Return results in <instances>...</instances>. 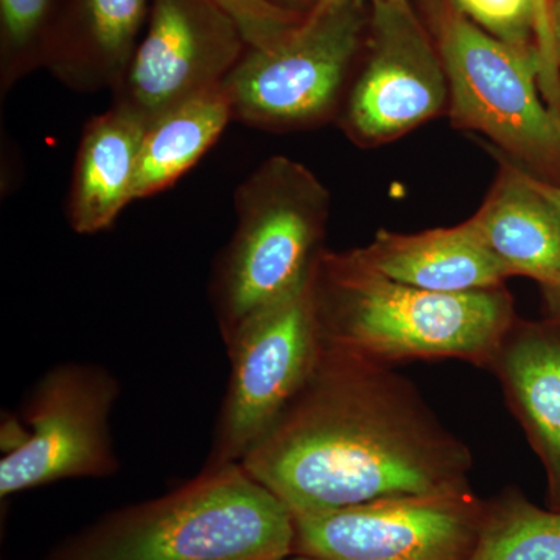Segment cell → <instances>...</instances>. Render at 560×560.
<instances>
[{
    "label": "cell",
    "mask_w": 560,
    "mask_h": 560,
    "mask_svg": "<svg viewBox=\"0 0 560 560\" xmlns=\"http://www.w3.org/2000/svg\"><path fill=\"white\" fill-rule=\"evenodd\" d=\"M242 467L291 512L470 492L469 447L385 364L324 348Z\"/></svg>",
    "instance_id": "cell-1"
},
{
    "label": "cell",
    "mask_w": 560,
    "mask_h": 560,
    "mask_svg": "<svg viewBox=\"0 0 560 560\" xmlns=\"http://www.w3.org/2000/svg\"><path fill=\"white\" fill-rule=\"evenodd\" d=\"M324 348L390 366L458 359L488 368L517 315L506 285L440 293L371 270L350 250L324 249L312 271Z\"/></svg>",
    "instance_id": "cell-2"
},
{
    "label": "cell",
    "mask_w": 560,
    "mask_h": 560,
    "mask_svg": "<svg viewBox=\"0 0 560 560\" xmlns=\"http://www.w3.org/2000/svg\"><path fill=\"white\" fill-rule=\"evenodd\" d=\"M293 547L289 508L230 464L105 515L46 560H283Z\"/></svg>",
    "instance_id": "cell-3"
},
{
    "label": "cell",
    "mask_w": 560,
    "mask_h": 560,
    "mask_svg": "<svg viewBox=\"0 0 560 560\" xmlns=\"http://www.w3.org/2000/svg\"><path fill=\"white\" fill-rule=\"evenodd\" d=\"M330 201L311 168L282 154L261 162L237 187V226L210 282L224 342L250 316L307 282L326 249Z\"/></svg>",
    "instance_id": "cell-4"
},
{
    "label": "cell",
    "mask_w": 560,
    "mask_h": 560,
    "mask_svg": "<svg viewBox=\"0 0 560 560\" xmlns=\"http://www.w3.org/2000/svg\"><path fill=\"white\" fill-rule=\"evenodd\" d=\"M436 39L453 127L480 132L493 153L560 186V114L541 94L539 54L489 35L451 3L438 11Z\"/></svg>",
    "instance_id": "cell-5"
},
{
    "label": "cell",
    "mask_w": 560,
    "mask_h": 560,
    "mask_svg": "<svg viewBox=\"0 0 560 560\" xmlns=\"http://www.w3.org/2000/svg\"><path fill=\"white\" fill-rule=\"evenodd\" d=\"M368 25L366 5L346 2L308 14L270 47H248L221 84L234 121L285 132L338 120Z\"/></svg>",
    "instance_id": "cell-6"
},
{
    "label": "cell",
    "mask_w": 560,
    "mask_h": 560,
    "mask_svg": "<svg viewBox=\"0 0 560 560\" xmlns=\"http://www.w3.org/2000/svg\"><path fill=\"white\" fill-rule=\"evenodd\" d=\"M224 345L230 381L202 469L241 464L315 370L323 342L312 275L300 289L246 319Z\"/></svg>",
    "instance_id": "cell-7"
},
{
    "label": "cell",
    "mask_w": 560,
    "mask_h": 560,
    "mask_svg": "<svg viewBox=\"0 0 560 560\" xmlns=\"http://www.w3.org/2000/svg\"><path fill=\"white\" fill-rule=\"evenodd\" d=\"M105 368L66 361L47 371L25 400L20 447L0 460L2 499L73 478H106L119 470L109 419L119 399Z\"/></svg>",
    "instance_id": "cell-8"
},
{
    "label": "cell",
    "mask_w": 560,
    "mask_h": 560,
    "mask_svg": "<svg viewBox=\"0 0 560 560\" xmlns=\"http://www.w3.org/2000/svg\"><path fill=\"white\" fill-rule=\"evenodd\" d=\"M364 49L337 120L355 145H385L448 109L444 61L410 3H371Z\"/></svg>",
    "instance_id": "cell-9"
},
{
    "label": "cell",
    "mask_w": 560,
    "mask_h": 560,
    "mask_svg": "<svg viewBox=\"0 0 560 560\" xmlns=\"http://www.w3.org/2000/svg\"><path fill=\"white\" fill-rule=\"evenodd\" d=\"M485 511L486 501L470 490L293 515V555L323 560H469Z\"/></svg>",
    "instance_id": "cell-10"
},
{
    "label": "cell",
    "mask_w": 560,
    "mask_h": 560,
    "mask_svg": "<svg viewBox=\"0 0 560 560\" xmlns=\"http://www.w3.org/2000/svg\"><path fill=\"white\" fill-rule=\"evenodd\" d=\"M249 44L220 0H153L149 22L113 105L147 125L221 86Z\"/></svg>",
    "instance_id": "cell-11"
},
{
    "label": "cell",
    "mask_w": 560,
    "mask_h": 560,
    "mask_svg": "<svg viewBox=\"0 0 560 560\" xmlns=\"http://www.w3.org/2000/svg\"><path fill=\"white\" fill-rule=\"evenodd\" d=\"M499 175L469 221L511 276L536 280L552 318L560 319V212L533 176L493 153Z\"/></svg>",
    "instance_id": "cell-12"
},
{
    "label": "cell",
    "mask_w": 560,
    "mask_h": 560,
    "mask_svg": "<svg viewBox=\"0 0 560 560\" xmlns=\"http://www.w3.org/2000/svg\"><path fill=\"white\" fill-rule=\"evenodd\" d=\"M488 368L544 466L548 506L560 510V319H515Z\"/></svg>",
    "instance_id": "cell-13"
},
{
    "label": "cell",
    "mask_w": 560,
    "mask_h": 560,
    "mask_svg": "<svg viewBox=\"0 0 560 560\" xmlns=\"http://www.w3.org/2000/svg\"><path fill=\"white\" fill-rule=\"evenodd\" d=\"M153 0H62L44 69L77 92L116 90Z\"/></svg>",
    "instance_id": "cell-14"
},
{
    "label": "cell",
    "mask_w": 560,
    "mask_h": 560,
    "mask_svg": "<svg viewBox=\"0 0 560 560\" xmlns=\"http://www.w3.org/2000/svg\"><path fill=\"white\" fill-rule=\"evenodd\" d=\"M350 253L386 278L440 293L495 289L511 278L469 220L415 234L382 230Z\"/></svg>",
    "instance_id": "cell-15"
},
{
    "label": "cell",
    "mask_w": 560,
    "mask_h": 560,
    "mask_svg": "<svg viewBox=\"0 0 560 560\" xmlns=\"http://www.w3.org/2000/svg\"><path fill=\"white\" fill-rule=\"evenodd\" d=\"M145 130V121L119 105L84 125L66 206L69 226L77 234L109 230L135 201Z\"/></svg>",
    "instance_id": "cell-16"
},
{
    "label": "cell",
    "mask_w": 560,
    "mask_h": 560,
    "mask_svg": "<svg viewBox=\"0 0 560 560\" xmlns=\"http://www.w3.org/2000/svg\"><path fill=\"white\" fill-rule=\"evenodd\" d=\"M231 121V105L221 86L151 120L140 149L135 201L172 189L219 142Z\"/></svg>",
    "instance_id": "cell-17"
},
{
    "label": "cell",
    "mask_w": 560,
    "mask_h": 560,
    "mask_svg": "<svg viewBox=\"0 0 560 560\" xmlns=\"http://www.w3.org/2000/svg\"><path fill=\"white\" fill-rule=\"evenodd\" d=\"M469 560H560V510H544L517 489L486 501Z\"/></svg>",
    "instance_id": "cell-18"
},
{
    "label": "cell",
    "mask_w": 560,
    "mask_h": 560,
    "mask_svg": "<svg viewBox=\"0 0 560 560\" xmlns=\"http://www.w3.org/2000/svg\"><path fill=\"white\" fill-rule=\"evenodd\" d=\"M62 0H0V91L44 69Z\"/></svg>",
    "instance_id": "cell-19"
},
{
    "label": "cell",
    "mask_w": 560,
    "mask_h": 560,
    "mask_svg": "<svg viewBox=\"0 0 560 560\" xmlns=\"http://www.w3.org/2000/svg\"><path fill=\"white\" fill-rule=\"evenodd\" d=\"M448 3L489 35L517 49L537 51L534 0H448Z\"/></svg>",
    "instance_id": "cell-20"
},
{
    "label": "cell",
    "mask_w": 560,
    "mask_h": 560,
    "mask_svg": "<svg viewBox=\"0 0 560 560\" xmlns=\"http://www.w3.org/2000/svg\"><path fill=\"white\" fill-rule=\"evenodd\" d=\"M242 27L249 47H270L293 32L305 16L264 0H220Z\"/></svg>",
    "instance_id": "cell-21"
},
{
    "label": "cell",
    "mask_w": 560,
    "mask_h": 560,
    "mask_svg": "<svg viewBox=\"0 0 560 560\" xmlns=\"http://www.w3.org/2000/svg\"><path fill=\"white\" fill-rule=\"evenodd\" d=\"M536 46L540 60V90L552 110L560 114V65L552 38L550 0H534Z\"/></svg>",
    "instance_id": "cell-22"
},
{
    "label": "cell",
    "mask_w": 560,
    "mask_h": 560,
    "mask_svg": "<svg viewBox=\"0 0 560 560\" xmlns=\"http://www.w3.org/2000/svg\"><path fill=\"white\" fill-rule=\"evenodd\" d=\"M264 2L278 7V9L294 11V13H300L302 16H307L318 5L319 0H264Z\"/></svg>",
    "instance_id": "cell-23"
},
{
    "label": "cell",
    "mask_w": 560,
    "mask_h": 560,
    "mask_svg": "<svg viewBox=\"0 0 560 560\" xmlns=\"http://www.w3.org/2000/svg\"><path fill=\"white\" fill-rule=\"evenodd\" d=\"M346 2L364 3V5L370 3L371 5V3L375 2L410 3V0H319L318 5H316L315 9L312 10V13L308 14L323 13V11L334 9V7L341 5V3Z\"/></svg>",
    "instance_id": "cell-24"
},
{
    "label": "cell",
    "mask_w": 560,
    "mask_h": 560,
    "mask_svg": "<svg viewBox=\"0 0 560 560\" xmlns=\"http://www.w3.org/2000/svg\"><path fill=\"white\" fill-rule=\"evenodd\" d=\"M552 38H555L556 54L560 65V0H550Z\"/></svg>",
    "instance_id": "cell-25"
},
{
    "label": "cell",
    "mask_w": 560,
    "mask_h": 560,
    "mask_svg": "<svg viewBox=\"0 0 560 560\" xmlns=\"http://www.w3.org/2000/svg\"><path fill=\"white\" fill-rule=\"evenodd\" d=\"M534 178V176H533ZM534 183L537 184V187L541 190V194L548 198L556 206V209L560 212V186H556V184L545 183V180H540L534 178Z\"/></svg>",
    "instance_id": "cell-26"
},
{
    "label": "cell",
    "mask_w": 560,
    "mask_h": 560,
    "mask_svg": "<svg viewBox=\"0 0 560 560\" xmlns=\"http://www.w3.org/2000/svg\"><path fill=\"white\" fill-rule=\"evenodd\" d=\"M283 560H323V559L308 558V556L293 555V556H290V558H287Z\"/></svg>",
    "instance_id": "cell-27"
}]
</instances>
